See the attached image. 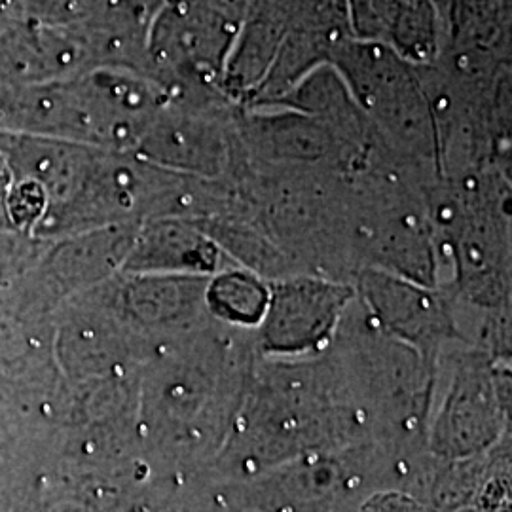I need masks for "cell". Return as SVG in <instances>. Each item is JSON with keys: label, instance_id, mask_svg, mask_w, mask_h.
I'll return each instance as SVG.
<instances>
[{"label": "cell", "instance_id": "6da1fadb", "mask_svg": "<svg viewBox=\"0 0 512 512\" xmlns=\"http://www.w3.org/2000/svg\"><path fill=\"white\" fill-rule=\"evenodd\" d=\"M338 67L355 103L395 147L421 162H435L439 137L433 105L404 59L374 44L349 46Z\"/></svg>", "mask_w": 512, "mask_h": 512}, {"label": "cell", "instance_id": "7a4b0ae2", "mask_svg": "<svg viewBox=\"0 0 512 512\" xmlns=\"http://www.w3.org/2000/svg\"><path fill=\"white\" fill-rule=\"evenodd\" d=\"M351 296L348 285L330 279H281L270 289L258 325L262 348L272 355H302L325 348L348 310Z\"/></svg>", "mask_w": 512, "mask_h": 512}, {"label": "cell", "instance_id": "3957f363", "mask_svg": "<svg viewBox=\"0 0 512 512\" xmlns=\"http://www.w3.org/2000/svg\"><path fill=\"white\" fill-rule=\"evenodd\" d=\"M505 427V399L490 365L463 361L452 378L431 429V448L444 459L463 461L486 452Z\"/></svg>", "mask_w": 512, "mask_h": 512}, {"label": "cell", "instance_id": "277c9868", "mask_svg": "<svg viewBox=\"0 0 512 512\" xmlns=\"http://www.w3.org/2000/svg\"><path fill=\"white\" fill-rule=\"evenodd\" d=\"M359 291L378 327L423 359H431L454 332L452 317L433 287L368 268L359 279Z\"/></svg>", "mask_w": 512, "mask_h": 512}, {"label": "cell", "instance_id": "5b68a950", "mask_svg": "<svg viewBox=\"0 0 512 512\" xmlns=\"http://www.w3.org/2000/svg\"><path fill=\"white\" fill-rule=\"evenodd\" d=\"M251 128L256 150L274 162L317 164L340 150L342 137L302 110L256 116Z\"/></svg>", "mask_w": 512, "mask_h": 512}, {"label": "cell", "instance_id": "8992f818", "mask_svg": "<svg viewBox=\"0 0 512 512\" xmlns=\"http://www.w3.org/2000/svg\"><path fill=\"white\" fill-rule=\"evenodd\" d=\"M270 289L249 270H222L205 289V304L219 319L238 327H258L268 306Z\"/></svg>", "mask_w": 512, "mask_h": 512}, {"label": "cell", "instance_id": "52a82bcc", "mask_svg": "<svg viewBox=\"0 0 512 512\" xmlns=\"http://www.w3.org/2000/svg\"><path fill=\"white\" fill-rule=\"evenodd\" d=\"M389 35L406 63H427L437 54V18L431 0H387Z\"/></svg>", "mask_w": 512, "mask_h": 512}, {"label": "cell", "instance_id": "ba28073f", "mask_svg": "<svg viewBox=\"0 0 512 512\" xmlns=\"http://www.w3.org/2000/svg\"><path fill=\"white\" fill-rule=\"evenodd\" d=\"M359 512H427V509L410 495L384 492L372 495Z\"/></svg>", "mask_w": 512, "mask_h": 512}]
</instances>
